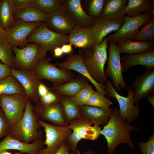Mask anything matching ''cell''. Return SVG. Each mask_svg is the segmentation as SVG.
I'll use <instances>...</instances> for the list:
<instances>
[{"mask_svg":"<svg viewBox=\"0 0 154 154\" xmlns=\"http://www.w3.org/2000/svg\"><path fill=\"white\" fill-rule=\"evenodd\" d=\"M68 40L75 47L87 48L93 44L91 27L75 26L68 35Z\"/></svg>","mask_w":154,"mask_h":154,"instance_id":"24","label":"cell"},{"mask_svg":"<svg viewBox=\"0 0 154 154\" xmlns=\"http://www.w3.org/2000/svg\"><path fill=\"white\" fill-rule=\"evenodd\" d=\"M15 54V68L31 70L41 60L46 58L48 51L43 47L36 43H28L25 47L20 48L12 47Z\"/></svg>","mask_w":154,"mask_h":154,"instance_id":"4","label":"cell"},{"mask_svg":"<svg viewBox=\"0 0 154 154\" xmlns=\"http://www.w3.org/2000/svg\"><path fill=\"white\" fill-rule=\"evenodd\" d=\"M89 81L80 74L64 83L53 85L50 89L60 96H74L79 90L89 85Z\"/></svg>","mask_w":154,"mask_h":154,"instance_id":"23","label":"cell"},{"mask_svg":"<svg viewBox=\"0 0 154 154\" xmlns=\"http://www.w3.org/2000/svg\"><path fill=\"white\" fill-rule=\"evenodd\" d=\"M14 7L11 0H0V26L5 31L14 25Z\"/></svg>","mask_w":154,"mask_h":154,"instance_id":"30","label":"cell"},{"mask_svg":"<svg viewBox=\"0 0 154 154\" xmlns=\"http://www.w3.org/2000/svg\"><path fill=\"white\" fill-rule=\"evenodd\" d=\"M72 45L70 43L69 44H65L62 45L60 47L63 53L66 54L70 53L73 50Z\"/></svg>","mask_w":154,"mask_h":154,"instance_id":"46","label":"cell"},{"mask_svg":"<svg viewBox=\"0 0 154 154\" xmlns=\"http://www.w3.org/2000/svg\"><path fill=\"white\" fill-rule=\"evenodd\" d=\"M13 26L5 31L6 40L12 46L22 48L28 43L27 38L33 31L43 22H28L15 19Z\"/></svg>","mask_w":154,"mask_h":154,"instance_id":"12","label":"cell"},{"mask_svg":"<svg viewBox=\"0 0 154 154\" xmlns=\"http://www.w3.org/2000/svg\"><path fill=\"white\" fill-rule=\"evenodd\" d=\"M11 74V68L8 65L0 63V80Z\"/></svg>","mask_w":154,"mask_h":154,"instance_id":"42","label":"cell"},{"mask_svg":"<svg viewBox=\"0 0 154 154\" xmlns=\"http://www.w3.org/2000/svg\"><path fill=\"white\" fill-rule=\"evenodd\" d=\"M125 10L126 15L135 17L142 13L150 12L154 16V0H128Z\"/></svg>","mask_w":154,"mask_h":154,"instance_id":"29","label":"cell"},{"mask_svg":"<svg viewBox=\"0 0 154 154\" xmlns=\"http://www.w3.org/2000/svg\"><path fill=\"white\" fill-rule=\"evenodd\" d=\"M121 52L126 54L142 53L154 49V42L133 41L130 38H124L117 43Z\"/></svg>","mask_w":154,"mask_h":154,"instance_id":"26","label":"cell"},{"mask_svg":"<svg viewBox=\"0 0 154 154\" xmlns=\"http://www.w3.org/2000/svg\"><path fill=\"white\" fill-rule=\"evenodd\" d=\"M14 8H20L30 5L33 0H11Z\"/></svg>","mask_w":154,"mask_h":154,"instance_id":"44","label":"cell"},{"mask_svg":"<svg viewBox=\"0 0 154 154\" xmlns=\"http://www.w3.org/2000/svg\"><path fill=\"white\" fill-rule=\"evenodd\" d=\"M11 74L20 82L29 100L36 103L38 102L39 98L38 87L41 80L39 79L31 70L11 68Z\"/></svg>","mask_w":154,"mask_h":154,"instance_id":"15","label":"cell"},{"mask_svg":"<svg viewBox=\"0 0 154 154\" xmlns=\"http://www.w3.org/2000/svg\"><path fill=\"white\" fill-rule=\"evenodd\" d=\"M69 149L65 141L63 142L59 148L54 154H77L76 153L71 152L69 153Z\"/></svg>","mask_w":154,"mask_h":154,"instance_id":"45","label":"cell"},{"mask_svg":"<svg viewBox=\"0 0 154 154\" xmlns=\"http://www.w3.org/2000/svg\"><path fill=\"white\" fill-rule=\"evenodd\" d=\"M89 122H91L81 118L70 123L69 128L72 131L65 142L69 151L72 152L76 153L77 144L81 139L80 135V130L82 126Z\"/></svg>","mask_w":154,"mask_h":154,"instance_id":"31","label":"cell"},{"mask_svg":"<svg viewBox=\"0 0 154 154\" xmlns=\"http://www.w3.org/2000/svg\"><path fill=\"white\" fill-rule=\"evenodd\" d=\"M128 0H105L101 17L110 20L123 19Z\"/></svg>","mask_w":154,"mask_h":154,"instance_id":"25","label":"cell"},{"mask_svg":"<svg viewBox=\"0 0 154 154\" xmlns=\"http://www.w3.org/2000/svg\"><path fill=\"white\" fill-rule=\"evenodd\" d=\"M37 122L44 129L46 139L44 144L46 145V148L40 149L37 154H54L72 132L69 125L65 127L54 126L39 119Z\"/></svg>","mask_w":154,"mask_h":154,"instance_id":"8","label":"cell"},{"mask_svg":"<svg viewBox=\"0 0 154 154\" xmlns=\"http://www.w3.org/2000/svg\"><path fill=\"white\" fill-rule=\"evenodd\" d=\"M44 142L41 139L32 143H26L20 141L9 134L0 141V151L13 149L27 154H37L38 151L44 145Z\"/></svg>","mask_w":154,"mask_h":154,"instance_id":"20","label":"cell"},{"mask_svg":"<svg viewBox=\"0 0 154 154\" xmlns=\"http://www.w3.org/2000/svg\"><path fill=\"white\" fill-rule=\"evenodd\" d=\"M148 101H149L152 107H154V94L149 95L146 97Z\"/></svg>","mask_w":154,"mask_h":154,"instance_id":"49","label":"cell"},{"mask_svg":"<svg viewBox=\"0 0 154 154\" xmlns=\"http://www.w3.org/2000/svg\"><path fill=\"white\" fill-rule=\"evenodd\" d=\"M138 130V128L124 121L117 108H114L108 122L101 131V134L105 137L107 141V154H113L116 148L122 143L133 149L134 145L131 141L130 133Z\"/></svg>","mask_w":154,"mask_h":154,"instance_id":"1","label":"cell"},{"mask_svg":"<svg viewBox=\"0 0 154 154\" xmlns=\"http://www.w3.org/2000/svg\"><path fill=\"white\" fill-rule=\"evenodd\" d=\"M138 145L142 154H154V133L146 142L139 141Z\"/></svg>","mask_w":154,"mask_h":154,"instance_id":"39","label":"cell"},{"mask_svg":"<svg viewBox=\"0 0 154 154\" xmlns=\"http://www.w3.org/2000/svg\"><path fill=\"white\" fill-rule=\"evenodd\" d=\"M108 42L106 37L100 44H93L79 51L89 74L95 82L101 84H104L108 80L104 70L108 58Z\"/></svg>","mask_w":154,"mask_h":154,"instance_id":"2","label":"cell"},{"mask_svg":"<svg viewBox=\"0 0 154 154\" xmlns=\"http://www.w3.org/2000/svg\"><path fill=\"white\" fill-rule=\"evenodd\" d=\"M124 21V19L110 20L101 17L97 19L91 27L93 44L101 43L109 34L118 31L123 25Z\"/></svg>","mask_w":154,"mask_h":154,"instance_id":"19","label":"cell"},{"mask_svg":"<svg viewBox=\"0 0 154 154\" xmlns=\"http://www.w3.org/2000/svg\"><path fill=\"white\" fill-rule=\"evenodd\" d=\"M10 126L2 110L0 109V139L9 133Z\"/></svg>","mask_w":154,"mask_h":154,"instance_id":"41","label":"cell"},{"mask_svg":"<svg viewBox=\"0 0 154 154\" xmlns=\"http://www.w3.org/2000/svg\"><path fill=\"white\" fill-rule=\"evenodd\" d=\"M85 11L89 16L98 19L101 17L105 0L85 1Z\"/></svg>","mask_w":154,"mask_h":154,"instance_id":"36","label":"cell"},{"mask_svg":"<svg viewBox=\"0 0 154 154\" xmlns=\"http://www.w3.org/2000/svg\"><path fill=\"white\" fill-rule=\"evenodd\" d=\"M122 72L138 65L145 66L147 70L154 69V49L142 53L125 54L121 57Z\"/></svg>","mask_w":154,"mask_h":154,"instance_id":"22","label":"cell"},{"mask_svg":"<svg viewBox=\"0 0 154 154\" xmlns=\"http://www.w3.org/2000/svg\"><path fill=\"white\" fill-rule=\"evenodd\" d=\"M33 109L38 119L47 121L52 125L65 127L69 125L64 118L59 102L47 106L38 102L33 107Z\"/></svg>","mask_w":154,"mask_h":154,"instance_id":"13","label":"cell"},{"mask_svg":"<svg viewBox=\"0 0 154 154\" xmlns=\"http://www.w3.org/2000/svg\"><path fill=\"white\" fill-rule=\"evenodd\" d=\"M13 15L15 19H19L28 22H46L50 15L30 5L14 8Z\"/></svg>","mask_w":154,"mask_h":154,"instance_id":"27","label":"cell"},{"mask_svg":"<svg viewBox=\"0 0 154 154\" xmlns=\"http://www.w3.org/2000/svg\"><path fill=\"white\" fill-rule=\"evenodd\" d=\"M140 28L141 30L133 37L132 40L154 42V16Z\"/></svg>","mask_w":154,"mask_h":154,"instance_id":"34","label":"cell"},{"mask_svg":"<svg viewBox=\"0 0 154 154\" xmlns=\"http://www.w3.org/2000/svg\"><path fill=\"white\" fill-rule=\"evenodd\" d=\"M12 47L6 40L0 42V60L11 68H15Z\"/></svg>","mask_w":154,"mask_h":154,"instance_id":"35","label":"cell"},{"mask_svg":"<svg viewBox=\"0 0 154 154\" xmlns=\"http://www.w3.org/2000/svg\"><path fill=\"white\" fill-rule=\"evenodd\" d=\"M0 154H13L7 150H3L0 151Z\"/></svg>","mask_w":154,"mask_h":154,"instance_id":"50","label":"cell"},{"mask_svg":"<svg viewBox=\"0 0 154 154\" xmlns=\"http://www.w3.org/2000/svg\"><path fill=\"white\" fill-rule=\"evenodd\" d=\"M29 98L25 94L0 95L1 108L10 127L22 117Z\"/></svg>","mask_w":154,"mask_h":154,"instance_id":"10","label":"cell"},{"mask_svg":"<svg viewBox=\"0 0 154 154\" xmlns=\"http://www.w3.org/2000/svg\"><path fill=\"white\" fill-rule=\"evenodd\" d=\"M64 0H33L30 5L48 14L62 9Z\"/></svg>","mask_w":154,"mask_h":154,"instance_id":"33","label":"cell"},{"mask_svg":"<svg viewBox=\"0 0 154 154\" xmlns=\"http://www.w3.org/2000/svg\"><path fill=\"white\" fill-rule=\"evenodd\" d=\"M6 40L5 31L0 26V42Z\"/></svg>","mask_w":154,"mask_h":154,"instance_id":"48","label":"cell"},{"mask_svg":"<svg viewBox=\"0 0 154 154\" xmlns=\"http://www.w3.org/2000/svg\"><path fill=\"white\" fill-rule=\"evenodd\" d=\"M46 23L51 30L67 35L75 26L72 19L64 7L50 14Z\"/></svg>","mask_w":154,"mask_h":154,"instance_id":"18","label":"cell"},{"mask_svg":"<svg viewBox=\"0 0 154 154\" xmlns=\"http://www.w3.org/2000/svg\"><path fill=\"white\" fill-rule=\"evenodd\" d=\"M79 111L82 118L96 126L106 125L108 122L114 108L103 109L92 106H79Z\"/></svg>","mask_w":154,"mask_h":154,"instance_id":"21","label":"cell"},{"mask_svg":"<svg viewBox=\"0 0 154 154\" xmlns=\"http://www.w3.org/2000/svg\"><path fill=\"white\" fill-rule=\"evenodd\" d=\"M59 102L61 106L64 118L69 124L71 122L81 117L79 105L74 96H60Z\"/></svg>","mask_w":154,"mask_h":154,"instance_id":"28","label":"cell"},{"mask_svg":"<svg viewBox=\"0 0 154 154\" xmlns=\"http://www.w3.org/2000/svg\"><path fill=\"white\" fill-rule=\"evenodd\" d=\"M76 153H77V154H81L80 153L79 151L78 150H77L76 151Z\"/></svg>","mask_w":154,"mask_h":154,"instance_id":"51","label":"cell"},{"mask_svg":"<svg viewBox=\"0 0 154 154\" xmlns=\"http://www.w3.org/2000/svg\"><path fill=\"white\" fill-rule=\"evenodd\" d=\"M132 86L134 91V104L137 103L143 98L154 93V69L147 70L137 76Z\"/></svg>","mask_w":154,"mask_h":154,"instance_id":"17","label":"cell"},{"mask_svg":"<svg viewBox=\"0 0 154 154\" xmlns=\"http://www.w3.org/2000/svg\"><path fill=\"white\" fill-rule=\"evenodd\" d=\"M50 89L41 81L39 84L37 89L39 100L44 97L47 94Z\"/></svg>","mask_w":154,"mask_h":154,"instance_id":"43","label":"cell"},{"mask_svg":"<svg viewBox=\"0 0 154 154\" xmlns=\"http://www.w3.org/2000/svg\"><path fill=\"white\" fill-rule=\"evenodd\" d=\"M13 154H21V153H18L17 152H16V153H14Z\"/></svg>","mask_w":154,"mask_h":154,"instance_id":"52","label":"cell"},{"mask_svg":"<svg viewBox=\"0 0 154 154\" xmlns=\"http://www.w3.org/2000/svg\"><path fill=\"white\" fill-rule=\"evenodd\" d=\"M38 118L34 112L33 106L28 100L23 115L19 121L10 127L9 135L22 142L30 143L42 138L40 126L37 122Z\"/></svg>","mask_w":154,"mask_h":154,"instance_id":"3","label":"cell"},{"mask_svg":"<svg viewBox=\"0 0 154 154\" xmlns=\"http://www.w3.org/2000/svg\"><path fill=\"white\" fill-rule=\"evenodd\" d=\"M105 90L109 97L115 98L119 106L118 111L123 120L130 123L137 119L139 116V109L138 105H134L133 87L130 85L127 88L128 96L125 97L119 94L115 89L110 79L106 82Z\"/></svg>","mask_w":154,"mask_h":154,"instance_id":"5","label":"cell"},{"mask_svg":"<svg viewBox=\"0 0 154 154\" xmlns=\"http://www.w3.org/2000/svg\"><path fill=\"white\" fill-rule=\"evenodd\" d=\"M25 94L22 86L13 75L11 74L0 80V95Z\"/></svg>","mask_w":154,"mask_h":154,"instance_id":"32","label":"cell"},{"mask_svg":"<svg viewBox=\"0 0 154 154\" xmlns=\"http://www.w3.org/2000/svg\"><path fill=\"white\" fill-rule=\"evenodd\" d=\"M53 52L54 53V56L56 57L61 56L64 54L60 47H57L55 48Z\"/></svg>","mask_w":154,"mask_h":154,"instance_id":"47","label":"cell"},{"mask_svg":"<svg viewBox=\"0 0 154 154\" xmlns=\"http://www.w3.org/2000/svg\"><path fill=\"white\" fill-rule=\"evenodd\" d=\"M113 103L108 97L95 91L87 101L85 105L103 109H108Z\"/></svg>","mask_w":154,"mask_h":154,"instance_id":"37","label":"cell"},{"mask_svg":"<svg viewBox=\"0 0 154 154\" xmlns=\"http://www.w3.org/2000/svg\"><path fill=\"white\" fill-rule=\"evenodd\" d=\"M56 65L60 68L64 70H73L79 72L89 80L94 86L97 92L103 95H106L109 97L105 90V85L96 82L89 74L84 64L82 56L80 53L75 54H70L65 60L62 62H57Z\"/></svg>","mask_w":154,"mask_h":154,"instance_id":"14","label":"cell"},{"mask_svg":"<svg viewBox=\"0 0 154 154\" xmlns=\"http://www.w3.org/2000/svg\"><path fill=\"white\" fill-rule=\"evenodd\" d=\"M108 47V55L107 66L104 71L106 76L111 79L113 85L117 92L127 90V87L124 80L121 60V52L117 44L110 42Z\"/></svg>","mask_w":154,"mask_h":154,"instance_id":"9","label":"cell"},{"mask_svg":"<svg viewBox=\"0 0 154 154\" xmlns=\"http://www.w3.org/2000/svg\"><path fill=\"white\" fill-rule=\"evenodd\" d=\"M60 96L51 90L43 98L39 100V102L42 104L47 106L50 104L59 102Z\"/></svg>","mask_w":154,"mask_h":154,"instance_id":"40","label":"cell"},{"mask_svg":"<svg viewBox=\"0 0 154 154\" xmlns=\"http://www.w3.org/2000/svg\"><path fill=\"white\" fill-rule=\"evenodd\" d=\"M152 16L150 12L134 17L125 15L123 18L124 23L121 28L114 34L106 37L107 41L113 42L117 44L124 38L132 39L139 31V29L146 24Z\"/></svg>","mask_w":154,"mask_h":154,"instance_id":"11","label":"cell"},{"mask_svg":"<svg viewBox=\"0 0 154 154\" xmlns=\"http://www.w3.org/2000/svg\"><path fill=\"white\" fill-rule=\"evenodd\" d=\"M95 92L89 84L79 90L74 96V100L79 106L85 105L87 101Z\"/></svg>","mask_w":154,"mask_h":154,"instance_id":"38","label":"cell"},{"mask_svg":"<svg viewBox=\"0 0 154 154\" xmlns=\"http://www.w3.org/2000/svg\"><path fill=\"white\" fill-rule=\"evenodd\" d=\"M1 109V105H0V109Z\"/></svg>","mask_w":154,"mask_h":154,"instance_id":"53","label":"cell"},{"mask_svg":"<svg viewBox=\"0 0 154 154\" xmlns=\"http://www.w3.org/2000/svg\"><path fill=\"white\" fill-rule=\"evenodd\" d=\"M27 40L28 43L38 44L50 52L68 42V35L51 30L47 27L46 22H43L34 29Z\"/></svg>","mask_w":154,"mask_h":154,"instance_id":"7","label":"cell"},{"mask_svg":"<svg viewBox=\"0 0 154 154\" xmlns=\"http://www.w3.org/2000/svg\"><path fill=\"white\" fill-rule=\"evenodd\" d=\"M49 58L41 60L31 70L39 79L47 80L55 85L64 83L74 78V74L71 70L59 68Z\"/></svg>","mask_w":154,"mask_h":154,"instance_id":"6","label":"cell"},{"mask_svg":"<svg viewBox=\"0 0 154 154\" xmlns=\"http://www.w3.org/2000/svg\"><path fill=\"white\" fill-rule=\"evenodd\" d=\"M81 0H64V8L71 17L75 26L92 27L97 19L88 15L83 9Z\"/></svg>","mask_w":154,"mask_h":154,"instance_id":"16","label":"cell"}]
</instances>
